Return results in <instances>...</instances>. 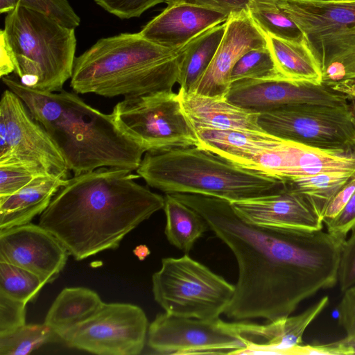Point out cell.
<instances>
[{
    "label": "cell",
    "mask_w": 355,
    "mask_h": 355,
    "mask_svg": "<svg viewBox=\"0 0 355 355\" xmlns=\"http://www.w3.org/2000/svg\"><path fill=\"white\" fill-rule=\"evenodd\" d=\"M277 78L283 77L278 71L272 53L267 45L245 53L234 64L230 79L232 85L243 80Z\"/></svg>",
    "instance_id": "cell-31"
},
{
    "label": "cell",
    "mask_w": 355,
    "mask_h": 355,
    "mask_svg": "<svg viewBox=\"0 0 355 355\" xmlns=\"http://www.w3.org/2000/svg\"><path fill=\"white\" fill-rule=\"evenodd\" d=\"M246 1V0H245ZM248 2V1H247Z\"/></svg>",
    "instance_id": "cell-48"
},
{
    "label": "cell",
    "mask_w": 355,
    "mask_h": 355,
    "mask_svg": "<svg viewBox=\"0 0 355 355\" xmlns=\"http://www.w3.org/2000/svg\"><path fill=\"white\" fill-rule=\"evenodd\" d=\"M148 347L159 354H240L248 345L234 322L157 314L149 324Z\"/></svg>",
    "instance_id": "cell-11"
},
{
    "label": "cell",
    "mask_w": 355,
    "mask_h": 355,
    "mask_svg": "<svg viewBox=\"0 0 355 355\" xmlns=\"http://www.w3.org/2000/svg\"><path fill=\"white\" fill-rule=\"evenodd\" d=\"M267 41L278 71L284 78L322 84L320 66L304 40L292 41L267 35Z\"/></svg>",
    "instance_id": "cell-24"
},
{
    "label": "cell",
    "mask_w": 355,
    "mask_h": 355,
    "mask_svg": "<svg viewBox=\"0 0 355 355\" xmlns=\"http://www.w3.org/2000/svg\"><path fill=\"white\" fill-rule=\"evenodd\" d=\"M0 44L1 78L14 72L30 88L57 92L71 77L75 29L20 2L6 15Z\"/></svg>",
    "instance_id": "cell-6"
},
{
    "label": "cell",
    "mask_w": 355,
    "mask_h": 355,
    "mask_svg": "<svg viewBox=\"0 0 355 355\" xmlns=\"http://www.w3.org/2000/svg\"><path fill=\"white\" fill-rule=\"evenodd\" d=\"M146 184L166 193L244 200L279 192L286 181L246 168L196 146L144 153L136 170Z\"/></svg>",
    "instance_id": "cell-5"
},
{
    "label": "cell",
    "mask_w": 355,
    "mask_h": 355,
    "mask_svg": "<svg viewBox=\"0 0 355 355\" xmlns=\"http://www.w3.org/2000/svg\"><path fill=\"white\" fill-rule=\"evenodd\" d=\"M166 8L139 32L145 39L178 51L205 31L225 22L220 10L179 0H166Z\"/></svg>",
    "instance_id": "cell-18"
},
{
    "label": "cell",
    "mask_w": 355,
    "mask_h": 355,
    "mask_svg": "<svg viewBox=\"0 0 355 355\" xmlns=\"http://www.w3.org/2000/svg\"><path fill=\"white\" fill-rule=\"evenodd\" d=\"M196 130L198 148L246 168H249L252 159L260 152L273 148L283 141L266 132L209 128Z\"/></svg>",
    "instance_id": "cell-21"
},
{
    "label": "cell",
    "mask_w": 355,
    "mask_h": 355,
    "mask_svg": "<svg viewBox=\"0 0 355 355\" xmlns=\"http://www.w3.org/2000/svg\"><path fill=\"white\" fill-rule=\"evenodd\" d=\"M268 45L267 35L254 24L245 9L230 14L221 43L207 70L189 92L225 98L231 87L230 73L247 51Z\"/></svg>",
    "instance_id": "cell-16"
},
{
    "label": "cell",
    "mask_w": 355,
    "mask_h": 355,
    "mask_svg": "<svg viewBox=\"0 0 355 355\" xmlns=\"http://www.w3.org/2000/svg\"><path fill=\"white\" fill-rule=\"evenodd\" d=\"M67 179L61 175H40L17 192L0 197V230L28 224L41 215Z\"/></svg>",
    "instance_id": "cell-20"
},
{
    "label": "cell",
    "mask_w": 355,
    "mask_h": 355,
    "mask_svg": "<svg viewBox=\"0 0 355 355\" xmlns=\"http://www.w3.org/2000/svg\"><path fill=\"white\" fill-rule=\"evenodd\" d=\"M244 221L271 228L319 231L322 216L300 193L286 187L275 193L230 202Z\"/></svg>",
    "instance_id": "cell-17"
},
{
    "label": "cell",
    "mask_w": 355,
    "mask_h": 355,
    "mask_svg": "<svg viewBox=\"0 0 355 355\" xmlns=\"http://www.w3.org/2000/svg\"><path fill=\"white\" fill-rule=\"evenodd\" d=\"M245 10L265 35L292 41L304 40L300 28L279 6L277 0H249Z\"/></svg>",
    "instance_id": "cell-27"
},
{
    "label": "cell",
    "mask_w": 355,
    "mask_h": 355,
    "mask_svg": "<svg viewBox=\"0 0 355 355\" xmlns=\"http://www.w3.org/2000/svg\"><path fill=\"white\" fill-rule=\"evenodd\" d=\"M69 254L58 239L40 225L29 223L0 231V260L26 269L46 283L58 277Z\"/></svg>",
    "instance_id": "cell-15"
},
{
    "label": "cell",
    "mask_w": 355,
    "mask_h": 355,
    "mask_svg": "<svg viewBox=\"0 0 355 355\" xmlns=\"http://www.w3.org/2000/svg\"><path fill=\"white\" fill-rule=\"evenodd\" d=\"M26 305L25 302L0 292V336L26 324Z\"/></svg>",
    "instance_id": "cell-34"
},
{
    "label": "cell",
    "mask_w": 355,
    "mask_h": 355,
    "mask_svg": "<svg viewBox=\"0 0 355 355\" xmlns=\"http://www.w3.org/2000/svg\"><path fill=\"white\" fill-rule=\"evenodd\" d=\"M112 114L119 128L146 152L198 146L196 130L173 90L125 97Z\"/></svg>",
    "instance_id": "cell-8"
},
{
    "label": "cell",
    "mask_w": 355,
    "mask_h": 355,
    "mask_svg": "<svg viewBox=\"0 0 355 355\" xmlns=\"http://www.w3.org/2000/svg\"><path fill=\"white\" fill-rule=\"evenodd\" d=\"M18 2L47 15L66 27L75 29L80 25V17L67 0H0V12H10Z\"/></svg>",
    "instance_id": "cell-32"
},
{
    "label": "cell",
    "mask_w": 355,
    "mask_h": 355,
    "mask_svg": "<svg viewBox=\"0 0 355 355\" xmlns=\"http://www.w3.org/2000/svg\"><path fill=\"white\" fill-rule=\"evenodd\" d=\"M47 284L35 273L0 260V292L15 300L33 302Z\"/></svg>",
    "instance_id": "cell-30"
},
{
    "label": "cell",
    "mask_w": 355,
    "mask_h": 355,
    "mask_svg": "<svg viewBox=\"0 0 355 355\" xmlns=\"http://www.w3.org/2000/svg\"><path fill=\"white\" fill-rule=\"evenodd\" d=\"M325 225L328 232L344 240L355 230V191L341 212Z\"/></svg>",
    "instance_id": "cell-39"
},
{
    "label": "cell",
    "mask_w": 355,
    "mask_h": 355,
    "mask_svg": "<svg viewBox=\"0 0 355 355\" xmlns=\"http://www.w3.org/2000/svg\"><path fill=\"white\" fill-rule=\"evenodd\" d=\"M285 180L327 172H355V152L325 149L284 139Z\"/></svg>",
    "instance_id": "cell-22"
},
{
    "label": "cell",
    "mask_w": 355,
    "mask_h": 355,
    "mask_svg": "<svg viewBox=\"0 0 355 355\" xmlns=\"http://www.w3.org/2000/svg\"><path fill=\"white\" fill-rule=\"evenodd\" d=\"M163 209L166 219L164 233L167 240L189 254L196 241L209 230L207 222L196 211L172 194L165 195Z\"/></svg>",
    "instance_id": "cell-26"
},
{
    "label": "cell",
    "mask_w": 355,
    "mask_h": 355,
    "mask_svg": "<svg viewBox=\"0 0 355 355\" xmlns=\"http://www.w3.org/2000/svg\"><path fill=\"white\" fill-rule=\"evenodd\" d=\"M225 31V21L205 31L180 49L179 89L190 92L211 64Z\"/></svg>",
    "instance_id": "cell-25"
},
{
    "label": "cell",
    "mask_w": 355,
    "mask_h": 355,
    "mask_svg": "<svg viewBox=\"0 0 355 355\" xmlns=\"http://www.w3.org/2000/svg\"><path fill=\"white\" fill-rule=\"evenodd\" d=\"M105 10L120 19L138 17L148 9L166 0H94Z\"/></svg>",
    "instance_id": "cell-35"
},
{
    "label": "cell",
    "mask_w": 355,
    "mask_h": 355,
    "mask_svg": "<svg viewBox=\"0 0 355 355\" xmlns=\"http://www.w3.org/2000/svg\"><path fill=\"white\" fill-rule=\"evenodd\" d=\"M190 3L214 8L225 12L228 15L245 9V0H179Z\"/></svg>",
    "instance_id": "cell-41"
},
{
    "label": "cell",
    "mask_w": 355,
    "mask_h": 355,
    "mask_svg": "<svg viewBox=\"0 0 355 355\" xmlns=\"http://www.w3.org/2000/svg\"><path fill=\"white\" fill-rule=\"evenodd\" d=\"M135 255L141 260L145 259L150 253L148 248L145 245H139L134 250Z\"/></svg>",
    "instance_id": "cell-44"
},
{
    "label": "cell",
    "mask_w": 355,
    "mask_h": 355,
    "mask_svg": "<svg viewBox=\"0 0 355 355\" xmlns=\"http://www.w3.org/2000/svg\"><path fill=\"white\" fill-rule=\"evenodd\" d=\"M129 169L100 168L68 178L39 225L76 260L119 247L126 234L164 206V197Z\"/></svg>",
    "instance_id": "cell-2"
},
{
    "label": "cell",
    "mask_w": 355,
    "mask_h": 355,
    "mask_svg": "<svg viewBox=\"0 0 355 355\" xmlns=\"http://www.w3.org/2000/svg\"><path fill=\"white\" fill-rule=\"evenodd\" d=\"M330 87L345 95L353 122L355 125V80L340 82Z\"/></svg>",
    "instance_id": "cell-43"
},
{
    "label": "cell",
    "mask_w": 355,
    "mask_h": 355,
    "mask_svg": "<svg viewBox=\"0 0 355 355\" xmlns=\"http://www.w3.org/2000/svg\"><path fill=\"white\" fill-rule=\"evenodd\" d=\"M58 339L60 337L44 322L26 324L10 334L0 336V354L27 355Z\"/></svg>",
    "instance_id": "cell-29"
},
{
    "label": "cell",
    "mask_w": 355,
    "mask_h": 355,
    "mask_svg": "<svg viewBox=\"0 0 355 355\" xmlns=\"http://www.w3.org/2000/svg\"><path fill=\"white\" fill-rule=\"evenodd\" d=\"M301 30L322 71L355 51V1L277 0Z\"/></svg>",
    "instance_id": "cell-10"
},
{
    "label": "cell",
    "mask_w": 355,
    "mask_h": 355,
    "mask_svg": "<svg viewBox=\"0 0 355 355\" xmlns=\"http://www.w3.org/2000/svg\"><path fill=\"white\" fill-rule=\"evenodd\" d=\"M337 311L340 325L346 333V338L355 339V285L345 291Z\"/></svg>",
    "instance_id": "cell-38"
},
{
    "label": "cell",
    "mask_w": 355,
    "mask_h": 355,
    "mask_svg": "<svg viewBox=\"0 0 355 355\" xmlns=\"http://www.w3.org/2000/svg\"><path fill=\"white\" fill-rule=\"evenodd\" d=\"M300 1H330V0H295Z\"/></svg>",
    "instance_id": "cell-45"
},
{
    "label": "cell",
    "mask_w": 355,
    "mask_h": 355,
    "mask_svg": "<svg viewBox=\"0 0 355 355\" xmlns=\"http://www.w3.org/2000/svg\"><path fill=\"white\" fill-rule=\"evenodd\" d=\"M258 123L264 132L283 139L355 152V125L347 103L284 106L260 112Z\"/></svg>",
    "instance_id": "cell-9"
},
{
    "label": "cell",
    "mask_w": 355,
    "mask_h": 355,
    "mask_svg": "<svg viewBox=\"0 0 355 355\" xmlns=\"http://www.w3.org/2000/svg\"><path fill=\"white\" fill-rule=\"evenodd\" d=\"M148 329L146 315L128 303H104L92 317L62 338L71 347L99 355H137Z\"/></svg>",
    "instance_id": "cell-12"
},
{
    "label": "cell",
    "mask_w": 355,
    "mask_h": 355,
    "mask_svg": "<svg viewBox=\"0 0 355 355\" xmlns=\"http://www.w3.org/2000/svg\"><path fill=\"white\" fill-rule=\"evenodd\" d=\"M172 195L205 220L236 260L238 280L224 312L228 318L268 322L284 318L304 300L337 284L345 240L322 230L299 231L248 223L227 200Z\"/></svg>",
    "instance_id": "cell-1"
},
{
    "label": "cell",
    "mask_w": 355,
    "mask_h": 355,
    "mask_svg": "<svg viewBox=\"0 0 355 355\" xmlns=\"http://www.w3.org/2000/svg\"><path fill=\"white\" fill-rule=\"evenodd\" d=\"M225 98L239 107L258 113L300 104L338 105L347 103L343 94L324 84L283 78L234 83Z\"/></svg>",
    "instance_id": "cell-14"
},
{
    "label": "cell",
    "mask_w": 355,
    "mask_h": 355,
    "mask_svg": "<svg viewBox=\"0 0 355 355\" xmlns=\"http://www.w3.org/2000/svg\"><path fill=\"white\" fill-rule=\"evenodd\" d=\"M33 162L49 173L68 178L60 151L21 99L9 89L0 101V164Z\"/></svg>",
    "instance_id": "cell-13"
},
{
    "label": "cell",
    "mask_w": 355,
    "mask_h": 355,
    "mask_svg": "<svg viewBox=\"0 0 355 355\" xmlns=\"http://www.w3.org/2000/svg\"><path fill=\"white\" fill-rule=\"evenodd\" d=\"M320 349L322 354H355V339L345 337L332 343L320 344Z\"/></svg>",
    "instance_id": "cell-42"
},
{
    "label": "cell",
    "mask_w": 355,
    "mask_h": 355,
    "mask_svg": "<svg viewBox=\"0 0 355 355\" xmlns=\"http://www.w3.org/2000/svg\"><path fill=\"white\" fill-rule=\"evenodd\" d=\"M1 78L46 130L74 175L139 167L146 150L119 128L112 113L90 106L76 92H42L9 76Z\"/></svg>",
    "instance_id": "cell-3"
},
{
    "label": "cell",
    "mask_w": 355,
    "mask_h": 355,
    "mask_svg": "<svg viewBox=\"0 0 355 355\" xmlns=\"http://www.w3.org/2000/svg\"><path fill=\"white\" fill-rule=\"evenodd\" d=\"M342 292L355 285V230L345 239L340 250L338 282Z\"/></svg>",
    "instance_id": "cell-36"
},
{
    "label": "cell",
    "mask_w": 355,
    "mask_h": 355,
    "mask_svg": "<svg viewBox=\"0 0 355 355\" xmlns=\"http://www.w3.org/2000/svg\"><path fill=\"white\" fill-rule=\"evenodd\" d=\"M355 191V172L349 180L339 189L328 202L322 220L326 224L335 218L344 209Z\"/></svg>",
    "instance_id": "cell-40"
},
{
    "label": "cell",
    "mask_w": 355,
    "mask_h": 355,
    "mask_svg": "<svg viewBox=\"0 0 355 355\" xmlns=\"http://www.w3.org/2000/svg\"><path fill=\"white\" fill-rule=\"evenodd\" d=\"M182 109L195 128H209L264 132L258 112L239 107L225 98L207 96L178 90Z\"/></svg>",
    "instance_id": "cell-19"
},
{
    "label": "cell",
    "mask_w": 355,
    "mask_h": 355,
    "mask_svg": "<svg viewBox=\"0 0 355 355\" xmlns=\"http://www.w3.org/2000/svg\"><path fill=\"white\" fill-rule=\"evenodd\" d=\"M334 1H355V0H334Z\"/></svg>",
    "instance_id": "cell-46"
},
{
    "label": "cell",
    "mask_w": 355,
    "mask_h": 355,
    "mask_svg": "<svg viewBox=\"0 0 355 355\" xmlns=\"http://www.w3.org/2000/svg\"><path fill=\"white\" fill-rule=\"evenodd\" d=\"M355 80V51L331 63L322 72V84L329 87Z\"/></svg>",
    "instance_id": "cell-37"
},
{
    "label": "cell",
    "mask_w": 355,
    "mask_h": 355,
    "mask_svg": "<svg viewBox=\"0 0 355 355\" xmlns=\"http://www.w3.org/2000/svg\"><path fill=\"white\" fill-rule=\"evenodd\" d=\"M156 302L173 315L213 319L224 313L235 285L185 254L162 259L152 277Z\"/></svg>",
    "instance_id": "cell-7"
},
{
    "label": "cell",
    "mask_w": 355,
    "mask_h": 355,
    "mask_svg": "<svg viewBox=\"0 0 355 355\" xmlns=\"http://www.w3.org/2000/svg\"><path fill=\"white\" fill-rule=\"evenodd\" d=\"M353 173L327 172L297 177L286 180V186L306 198L322 218L328 202Z\"/></svg>",
    "instance_id": "cell-28"
},
{
    "label": "cell",
    "mask_w": 355,
    "mask_h": 355,
    "mask_svg": "<svg viewBox=\"0 0 355 355\" xmlns=\"http://www.w3.org/2000/svg\"><path fill=\"white\" fill-rule=\"evenodd\" d=\"M180 62V49L159 46L139 32L120 33L99 39L75 58L70 87L107 98L172 91Z\"/></svg>",
    "instance_id": "cell-4"
},
{
    "label": "cell",
    "mask_w": 355,
    "mask_h": 355,
    "mask_svg": "<svg viewBox=\"0 0 355 355\" xmlns=\"http://www.w3.org/2000/svg\"><path fill=\"white\" fill-rule=\"evenodd\" d=\"M46 174L52 173L44 166L33 162L0 164V197L11 195L35 178Z\"/></svg>",
    "instance_id": "cell-33"
},
{
    "label": "cell",
    "mask_w": 355,
    "mask_h": 355,
    "mask_svg": "<svg viewBox=\"0 0 355 355\" xmlns=\"http://www.w3.org/2000/svg\"><path fill=\"white\" fill-rule=\"evenodd\" d=\"M247 1H248L249 0H246Z\"/></svg>",
    "instance_id": "cell-47"
},
{
    "label": "cell",
    "mask_w": 355,
    "mask_h": 355,
    "mask_svg": "<svg viewBox=\"0 0 355 355\" xmlns=\"http://www.w3.org/2000/svg\"><path fill=\"white\" fill-rule=\"evenodd\" d=\"M103 304L100 296L91 289L65 288L52 304L44 323L62 340L67 332L95 315Z\"/></svg>",
    "instance_id": "cell-23"
}]
</instances>
